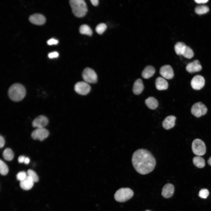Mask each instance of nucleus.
Here are the masks:
<instances>
[{"label":"nucleus","instance_id":"9","mask_svg":"<svg viewBox=\"0 0 211 211\" xmlns=\"http://www.w3.org/2000/svg\"><path fill=\"white\" fill-rule=\"evenodd\" d=\"M74 89L77 93L84 95L89 93L91 90V87L88 83L85 81H80L75 84Z\"/></svg>","mask_w":211,"mask_h":211},{"label":"nucleus","instance_id":"17","mask_svg":"<svg viewBox=\"0 0 211 211\" xmlns=\"http://www.w3.org/2000/svg\"><path fill=\"white\" fill-rule=\"evenodd\" d=\"M34 183L32 179L27 175L24 180L20 182V186L22 189L28 190L32 188Z\"/></svg>","mask_w":211,"mask_h":211},{"label":"nucleus","instance_id":"33","mask_svg":"<svg viewBox=\"0 0 211 211\" xmlns=\"http://www.w3.org/2000/svg\"><path fill=\"white\" fill-rule=\"evenodd\" d=\"M58 43V40L53 38L50 39L47 41V44L49 45H56Z\"/></svg>","mask_w":211,"mask_h":211},{"label":"nucleus","instance_id":"23","mask_svg":"<svg viewBox=\"0 0 211 211\" xmlns=\"http://www.w3.org/2000/svg\"><path fill=\"white\" fill-rule=\"evenodd\" d=\"M186 46L183 42H177L174 46L176 54L178 55H182Z\"/></svg>","mask_w":211,"mask_h":211},{"label":"nucleus","instance_id":"31","mask_svg":"<svg viewBox=\"0 0 211 211\" xmlns=\"http://www.w3.org/2000/svg\"><path fill=\"white\" fill-rule=\"evenodd\" d=\"M209 192L207 189L203 188L199 191L198 196L202 198L206 199L209 195Z\"/></svg>","mask_w":211,"mask_h":211},{"label":"nucleus","instance_id":"10","mask_svg":"<svg viewBox=\"0 0 211 211\" xmlns=\"http://www.w3.org/2000/svg\"><path fill=\"white\" fill-rule=\"evenodd\" d=\"M190 84L192 88L194 89L199 90L204 86L205 80L203 76L200 75H197L192 78Z\"/></svg>","mask_w":211,"mask_h":211},{"label":"nucleus","instance_id":"5","mask_svg":"<svg viewBox=\"0 0 211 211\" xmlns=\"http://www.w3.org/2000/svg\"><path fill=\"white\" fill-rule=\"evenodd\" d=\"M192 149L194 154L199 156L203 155L206 152V147L205 143L199 139H195L193 141Z\"/></svg>","mask_w":211,"mask_h":211},{"label":"nucleus","instance_id":"39","mask_svg":"<svg viewBox=\"0 0 211 211\" xmlns=\"http://www.w3.org/2000/svg\"><path fill=\"white\" fill-rule=\"evenodd\" d=\"M30 161V159L29 158L27 157L25 158L24 163L26 164H28Z\"/></svg>","mask_w":211,"mask_h":211},{"label":"nucleus","instance_id":"3","mask_svg":"<svg viewBox=\"0 0 211 211\" xmlns=\"http://www.w3.org/2000/svg\"><path fill=\"white\" fill-rule=\"evenodd\" d=\"M69 4L72 12L78 17H82L86 14L88 9L85 1L83 0H70Z\"/></svg>","mask_w":211,"mask_h":211},{"label":"nucleus","instance_id":"38","mask_svg":"<svg viewBox=\"0 0 211 211\" xmlns=\"http://www.w3.org/2000/svg\"><path fill=\"white\" fill-rule=\"evenodd\" d=\"M90 1L92 4L94 6H96L98 4V0H91Z\"/></svg>","mask_w":211,"mask_h":211},{"label":"nucleus","instance_id":"8","mask_svg":"<svg viewBox=\"0 0 211 211\" xmlns=\"http://www.w3.org/2000/svg\"><path fill=\"white\" fill-rule=\"evenodd\" d=\"M49 134V131L45 128H37L32 132L31 136L35 140L43 141L46 138Z\"/></svg>","mask_w":211,"mask_h":211},{"label":"nucleus","instance_id":"25","mask_svg":"<svg viewBox=\"0 0 211 211\" xmlns=\"http://www.w3.org/2000/svg\"><path fill=\"white\" fill-rule=\"evenodd\" d=\"M79 30L81 34H85L91 36L92 34V31L90 28L87 25L83 24L81 25L79 28Z\"/></svg>","mask_w":211,"mask_h":211},{"label":"nucleus","instance_id":"18","mask_svg":"<svg viewBox=\"0 0 211 211\" xmlns=\"http://www.w3.org/2000/svg\"><path fill=\"white\" fill-rule=\"evenodd\" d=\"M155 84L156 89L159 90H166L168 87L167 81L164 78L160 76L156 79Z\"/></svg>","mask_w":211,"mask_h":211},{"label":"nucleus","instance_id":"41","mask_svg":"<svg viewBox=\"0 0 211 211\" xmlns=\"http://www.w3.org/2000/svg\"><path fill=\"white\" fill-rule=\"evenodd\" d=\"M145 211H151L149 210H146Z\"/></svg>","mask_w":211,"mask_h":211},{"label":"nucleus","instance_id":"40","mask_svg":"<svg viewBox=\"0 0 211 211\" xmlns=\"http://www.w3.org/2000/svg\"><path fill=\"white\" fill-rule=\"evenodd\" d=\"M208 164L211 166V156L207 160Z\"/></svg>","mask_w":211,"mask_h":211},{"label":"nucleus","instance_id":"4","mask_svg":"<svg viewBox=\"0 0 211 211\" xmlns=\"http://www.w3.org/2000/svg\"><path fill=\"white\" fill-rule=\"evenodd\" d=\"M133 192L129 188H122L118 190L114 195L115 200L118 202H124L133 196Z\"/></svg>","mask_w":211,"mask_h":211},{"label":"nucleus","instance_id":"32","mask_svg":"<svg viewBox=\"0 0 211 211\" xmlns=\"http://www.w3.org/2000/svg\"><path fill=\"white\" fill-rule=\"evenodd\" d=\"M27 176V174L25 172L22 171L18 172L17 174L16 177L17 179L20 182L24 180Z\"/></svg>","mask_w":211,"mask_h":211},{"label":"nucleus","instance_id":"19","mask_svg":"<svg viewBox=\"0 0 211 211\" xmlns=\"http://www.w3.org/2000/svg\"><path fill=\"white\" fill-rule=\"evenodd\" d=\"M144 89V86L142 80L139 79L135 82L132 88V91L134 93L137 95L140 94L143 91Z\"/></svg>","mask_w":211,"mask_h":211},{"label":"nucleus","instance_id":"20","mask_svg":"<svg viewBox=\"0 0 211 211\" xmlns=\"http://www.w3.org/2000/svg\"><path fill=\"white\" fill-rule=\"evenodd\" d=\"M155 72V69L154 67L151 65H148L145 68L141 75L144 78L148 79L152 76Z\"/></svg>","mask_w":211,"mask_h":211},{"label":"nucleus","instance_id":"16","mask_svg":"<svg viewBox=\"0 0 211 211\" xmlns=\"http://www.w3.org/2000/svg\"><path fill=\"white\" fill-rule=\"evenodd\" d=\"M176 117L172 115L166 117L162 122V126L166 130H168L173 127L175 124Z\"/></svg>","mask_w":211,"mask_h":211},{"label":"nucleus","instance_id":"1","mask_svg":"<svg viewBox=\"0 0 211 211\" xmlns=\"http://www.w3.org/2000/svg\"><path fill=\"white\" fill-rule=\"evenodd\" d=\"M132 162L136 171L142 175L152 171L156 163V159L151 152L144 149H138L134 152Z\"/></svg>","mask_w":211,"mask_h":211},{"label":"nucleus","instance_id":"26","mask_svg":"<svg viewBox=\"0 0 211 211\" xmlns=\"http://www.w3.org/2000/svg\"><path fill=\"white\" fill-rule=\"evenodd\" d=\"M209 10V8L207 6L202 5L196 7L195 11L198 14H203L207 13Z\"/></svg>","mask_w":211,"mask_h":211},{"label":"nucleus","instance_id":"15","mask_svg":"<svg viewBox=\"0 0 211 211\" xmlns=\"http://www.w3.org/2000/svg\"><path fill=\"white\" fill-rule=\"evenodd\" d=\"M174 190V188L173 185L170 183H167L162 189L161 195L164 198H168L173 195Z\"/></svg>","mask_w":211,"mask_h":211},{"label":"nucleus","instance_id":"37","mask_svg":"<svg viewBox=\"0 0 211 211\" xmlns=\"http://www.w3.org/2000/svg\"><path fill=\"white\" fill-rule=\"evenodd\" d=\"M196 3L199 4H205L207 2L208 0H195Z\"/></svg>","mask_w":211,"mask_h":211},{"label":"nucleus","instance_id":"12","mask_svg":"<svg viewBox=\"0 0 211 211\" xmlns=\"http://www.w3.org/2000/svg\"><path fill=\"white\" fill-rule=\"evenodd\" d=\"M159 73L164 78L168 79H172L174 75L173 69L169 65H165L161 67Z\"/></svg>","mask_w":211,"mask_h":211},{"label":"nucleus","instance_id":"22","mask_svg":"<svg viewBox=\"0 0 211 211\" xmlns=\"http://www.w3.org/2000/svg\"><path fill=\"white\" fill-rule=\"evenodd\" d=\"M193 164L198 168H201L204 167L205 166V161L203 157L199 156H195L193 159Z\"/></svg>","mask_w":211,"mask_h":211},{"label":"nucleus","instance_id":"2","mask_svg":"<svg viewBox=\"0 0 211 211\" xmlns=\"http://www.w3.org/2000/svg\"><path fill=\"white\" fill-rule=\"evenodd\" d=\"M24 87L19 83H15L10 86L8 91L10 98L13 101L18 102L22 100L26 94Z\"/></svg>","mask_w":211,"mask_h":211},{"label":"nucleus","instance_id":"29","mask_svg":"<svg viewBox=\"0 0 211 211\" xmlns=\"http://www.w3.org/2000/svg\"><path fill=\"white\" fill-rule=\"evenodd\" d=\"M27 175L30 177L34 182H37L39 181V177L37 173L29 169L27 171Z\"/></svg>","mask_w":211,"mask_h":211},{"label":"nucleus","instance_id":"30","mask_svg":"<svg viewBox=\"0 0 211 211\" xmlns=\"http://www.w3.org/2000/svg\"><path fill=\"white\" fill-rule=\"evenodd\" d=\"M107 28L106 25L103 23L98 24L96 27V31L99 34H102Z\"/></svg>","mask_w":211,"mask_h":211},{"label":"nucleus","instance_id":"35","mask_svg":"<svg viewBox=\"0 0 211 211\" xmlns=\"http://www.w3.org/2000/svg\"><path fill=\"white\" fill-rule=\"evenodd\" d=\"M5 140L3 137L1 136L0 137V147L1 148L4 146L5 144Z\"/></svg>","mask_w":211,"mask_h":211},{"label":"nucleus","instance_id":"14","mask_svg":"<svg viewBox=\"0 0 211 211\" xmlns=\"http://www.w3.org/2000/svg\"><path fill=\"white\" fill-rule=\"evenodd\" d=\"M202 69L201 65L198 60H194L193 62L189 63L186 67V71L191 73L199 72Z\"/></svg>","mask_w":211,"mask_h":211},{"label":"nucleus","instance_id":"34","mask_svg":"<svg viewBox=\"0 0 211 211\" xmlns=\"http://www.w3.org/2000/svg\"><path fill=\"white\" fill-rule=\"evenodd\" d=\"M59 53L57 52H53L50 53L48 54V57L50 58L57 57L59 56Z\"/></svg>","mask_w":211,"mask_h":211},{"label":"nucleus","instance_id":"24","mask_svg":"<svg viewBox=\"0 0 211 211\" xmlns=\"http://www.w3.org/2000/svg\"><path fill=\"white\" fill-rule=\"evenodd\" d=\"M3 156L5 160L10 161L12 160L13 159L14 154L11 149L9 148H7L3 151Z\"/></svg>","mask_w":211,"mask_h":211},{"label":"nucleus","instance_id":"21","mask_svg":"<svg viewBox=\"0 0 211 211\" xmlns=\"http://www.w3.org/2000/svg\"><path fill=\"white\" fill-rule=\"evenodd\" d=\"M145 103L148 107L152 110L156 109L158 106V101L155 98L152 97H149L146 99Z\"/></svg>","mask_w":211,"mask_h":211},{"label":"nucleus","instance_id":"13","mask_svg":"<svg viewBox=\"0 0 211 211\" xmlns=\"http://www.w3.org/2000/svg\"><path fill=\"white\" fill-rule=\"evenodd\" d=\"M29 21L32 23L38 25L43 24L46 22L45 17L42 15L35 13L31 15L29 18Z\"/></svg>","mask_w":211,"mask_h":211},{"label":"nucleus","instance_id":"7","mask_svg":"<svg viewBox=\"0 0 211 211\" xmlns=\"http://www.w3.org/2000/svg\"><path fill=\"white\" fill-rule=\"evenodd\" d=\"M82 76L85 82L88 84L94 83L97 80V76L95 72L89 68H86L83 71Z\"/></svg>","mask_w":211,"mask_h":211},{"label":"nucleus","instance_id":"36","mask_svg":"<svg viewBox=\"0 0 211 211\" xmlns=\"http://www.w3.org/2000/svg\"><path fill=\"white\" fill-rule=\"evenodd\" d=\"M26 157L23 156H20L18 158V161L19 163L24 162Z\"/></svg>","mask_w":211,"mask_h":211},{"label":"nucleus","instance_id":"6","mask_svg":"<svg viewBox=\"0 0 211 211\" xmlns=\"http://www.w3.org/2000/svg\"><path fill=\"white\" fill-rule=\"evenodd\" d=\"M207 110L206 107L201 102H198L194 104L191 109L192 114L197 118L205 115Z\"/></svg>","mask_w":211,"mask_h":211},{"label":"nucleus","instance_id":"27","mask_svg":"<svg viewBox=\"0 0 211 211\" xmlns=\"http://www.w3.org/2000/svg\"><path fill=\"white\" fill-rule=\"evenodd\" d=\"M182 55L186 58L190 59L194 56V53L192 49L188 46H186Z\"/></svg>","mask_w":211,"mask_h":211},{"label":"nucleus","instance_id":"28","mask_svg":"<svg viewBox=\"0 0 211 211\" xmlns=\"http://www.w3.org/2000/svg\"><path fill=\"white\" fill-rule=\"evenodd\" d=\"M8 172V168L7 166L1 160L0 161V172L3 175H6Z\"/></svg>","mask_w":211,"mask_h":211},{"label":"nucleus","instance_id":"11","mask_svg":"<svg viewBox=\"0 0 211 211\" xmlns=\"http://www.w3.org/2000/svg\"><path fill=\"white\" fill-rule=\"evenodd\" d=\"M48 120L45 116L40 115L35 118L32 123L33 126L37 128H44L48 123Z\"/></svg>","mask_w":211,"mask_h":211}]
</instances>
